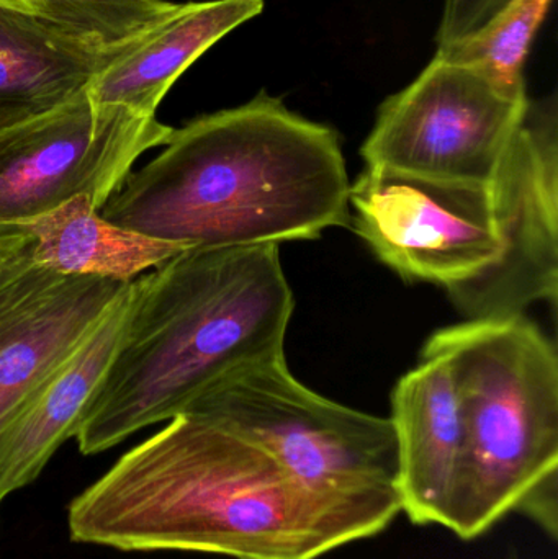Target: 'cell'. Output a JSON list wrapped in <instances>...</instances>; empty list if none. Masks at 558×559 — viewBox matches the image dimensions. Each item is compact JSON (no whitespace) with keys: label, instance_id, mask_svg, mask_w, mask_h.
Wrapping results in <instances>:
<instances>
[{"label":"cell","instance_id":"cell-1","mask_svg":"<svg viewBox=\"0 0 558 559\" xmlns=\"http://www.w3.org/2000/svg\"><path fill=\"white\" fill-rule=\"evenodd\" d=\"M389 522L327 501L261 447L183 413L72 499L69 537L120 551L318 559Z\"/></svg>","mask_w":558,"mask_h":559},{"label":"cell","instance_id":"cell-2","mask_svg":"<svg viewBox=\"0 0 558 559\" xmlns=\"http://www.w3.org/2000/svg\"><path fill=\"white\" fill-rule=\"evenodd\" d=\"M102 206L107 222L189 248L313 241L349 225V176L333 128L268 92L174 128Z\"/></svg>","mask_w":558,"mask_h":559},{"label":"cell","instance_id":"cell-3","mask_svg":"<svg viewBox=\"0 0 558 559\" xmlns=\"http://www.w3.org/2000/svg\"><path fill=\"white\" fill-rule=\"evenodd\" d=\"M295 298L281 246L192 248L131 283L123 337L75 430L98 455L226 378L285 358Z\"/></svg>","mask_w":558,"mask_h":559},{"label":"cell","instance_id":"cell-4","mask_svg":"<svg viewBox=\"0 0 558 559\" xmlns=\"http://www.w3.org/2000/svg\"><path fill=\"white\" fill-rule=\"evenodd\" d=\"M422 357L451 371L465 449L446 527L474 540L510 512L557 537L558 358L524 314L439 329Z\"/></svg>","mask_w":558,"mask_h":559},{"label":"cell","instance_id":"cell-5","mask_svg":"<svg viewBox=\"0 0 558 559\" xmlns=\"http://www.w3.org/2000/svg\"><path fill=\"white\" fill-rule=\"evenodd\" d=\"M186 413L261 447L305 489L392 524L402 512L390 417L334 403L297 380L285 358L226 378Z\"/></svg>","mask_w":558,"mask_h":559},{"label":"cell","instance_id":"cell-6","mask_svg":"<svg viewBox=\"0 0 558 559\" xmlns=\"http://www.w3.org/2000/svg\"><path fill=\"white\" fill-rule=\"evenodd\" d=\"M526 82L508 84L435 56L383 102L360 154L366 166L488 183L530 108Z\"/></svg>","mask_w":558,"mask_h":559},{"label":"cell","instance_id":"cell-7","mask_svg":"<svg viewBox=\"0 0 558 559\" xmlns=\"http://www.w3.org/2000/svg\"><path fill=\"white\" fill-rule=\"evenodd\" d=\"M174 128L84 91L61 107L0 131V226L35 218L79 195L98 210L146 151Z\"/></svg>","mask_w":558,"mask_h":559},{"label":"cell","instance_id":"cell-8","mask_svg":"<svg viewBox=\"0 0 558 559\" xmlns=\"http://www.w3.org/2000/svg\"><path fill=\"white\" fill-rule=\"evenodd\" d=\"M349 210L357 236L405 282L448 292L500 255L488 183L366 166L351 183Z\"/></svg>","mask_w":558,"mask_h":559},{"label":"cell","instance_id":"cell-9","mask_svg":"<svg viewBox=\"0 0 558 559\" xmlns=\"http://www.w3.org/2000/svg\"><path fill=\"white\" fill-rule=\"evenodd\" d=\"M501 251L471 282L448 289L467 321L521 316L558 295V110L556 95L530 102L490 182Z\"/></svg>","mask_w":558,"mask_h":559},{"label":"cell","instance_id":"cell-10","mask_svg":"<svg viewBox=\"0 0 558 559\" xmlns=\"http://www.w3.org/2000/svg\"><path fill=\"white\" fill-rule=\"evenodd\" d=\"M0 239L2 432L130 283L55 274L33 262L22 236Z\"/></svg>","mask_w":558,"mask_h":559},{"label":"cell","instance_id":"cell-11","mask_svg":"<svg viewBox=\"0 0 558 559\" xmlns=\"http://www.w3.org/2000/svg\"><path fill=\"white\" fill-rule=\"evenodd\" d=\"M390 420L399 450L402 512L413 524L446 527L464 460L465 430L458 391L441 358L422 357L418 367L400 378Z\"/></svg>","mask_w":558,"mask_h":559},{"label":"cell","instance_id":"cell-12","mask_svg":"<svg viewBox=\"0 0 558 559\" xmlns=\"http://www.w3.org/2000/svg\"><path fill=\"white\" fill-rule=\"evenodd\" d=\"M131 283L0 432V502L32 485L59 447L74 439L123 337Z\"/></svg>","mask_w":558,"mask_h":559},{"label":"cell","instance_id":"cell-13","mask_svg":"<svg viewBox=\"0 0 558 559\" xmlns=\"http://www.w3.org/2000/svg\"><path fill=\"white\" fill-rule=\"evenodd\" d=\"M150 33L123 45H105L0 3V131L78 97Z\"/></svg>","mask_w":558,"mask_h":559},{"label":"cell","instance_id":"cell-14","mask_svg":"<svg viewBox=\"0 0 558 559\" xmlns=\"http://www.w3.org/2000/svg\"><path fill=\"white\" fill-rule=\"evenodd\" d=\"M264 0L180 3L136 49L105 69L88 92L97 104L120 105L143 117H156L177 79L215 43L261 15Z\"/></svg>","mask_w":558,"mask_h":559},{"label":"cell","instance_id":"cell-15","mask_svg":"<svg viewBox=\"0 0 558 559\" xmlns=\"http://www.w3.org/2000/svg\"><path fill=\"white\" fill-rule=\"evenodd\" d=\"M0 235L25 238L33 262L55 274L123 283L192 249L107 222L87 195L74 197L35 218L0 226Z\"/></svg>","mask_w":558,"mask_h":559},{"label":"cell","instance_id":"cell-16","mask_svg":"<svg viewBox=\"0 0 558 559\" xmlns=\"http://www.w3.org/2000/svg\"><path fill=\"white\" fill-rule=\"evenodd\" d=\"M554 0H510L467 38L438 48L436 56L474 66L508 84H523L524 64Z\"/></svg>","mask_w":558,"mask_h":559},{"label":"cell","instance_id":"cell-17","mask_svg":"<svg viewBox=\"0 0 558 559\" xmlns=\"http://www.w3.org/2000/svg\"><path fill=\"white\" fill-rule=\"evenodd\" d=\"M510 0H444L436 43L438 48L467 38L487 25Z\"/></svg>","mask_w":558,"mask_h":559},{"label":"cell","instance_id":"cell-18","mask_svg":"<svg viewBox=\"0 0 558 559\" xmlns=\"http://www.w3.org/2000/svg\"><path fill=\"white\" fill-rule=\"evenodd\" d=\"M2 248H3V241H2V239H0V251H2Z\"/></svg>","mask_w":558,"mask_h":559}]
</instances>
